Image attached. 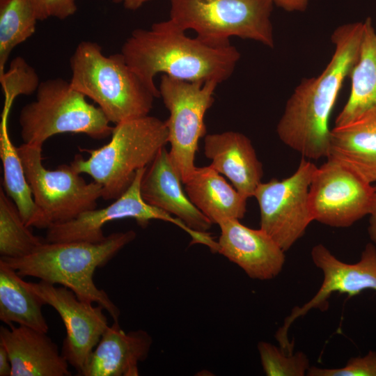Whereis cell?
<instances>
[{"label": "cell", "instance_id": "obj_5", "mask_svg": "<svg viewBox=\"0 0 376 376\" xmlns=\"http://www.w3.org/2000/svg\"><path fill=\"white\" fill-rule=\"evenodd\" d=\"M110 141L96 149H81L90 156H75L70 163L102 189L104 200L117 199L130 186L139 169L148 167L169 143L165 121L149 115L115 125Z\"/></svg>", "mask_w": 376, "mask_h": 376}, {"label": "cell", "instance_id": "obj_3", "mask_svg": "<svg viewBox=\"0 0 376 376\" xmlns=\"http://www.w3.org/2000/svg\"><path fill=\"white\" fill-rule=\"evenodd\" d=\"M136 237V232L130 230L111 233L99 243L45 242L28 256L1 257L0 264L15 269L21 277H35L67 287L79 299L101 305L113 321H118L119 308L95 285L93 274Z\"/></svg>", "mask_w": 376, "mask_h": 376}, {"label": "cell", "instance_id": "obj_10", "mask_svg": "<svg viewBox=\"0 0 376 376\" xmlns=\"http://www.w3.org/2000/svg\"><path fill=\"white\" fill-rule=\"evenodd\" d=\"M316 168L313 162L303 158L292 175L282 180L261 182L254 192L260 209V228L285 252L313 221L308 191Z\"/></svg>", "mask_w": 376, "mask_h": 376}, {"label": "cell", "instance_id": "obj_23", "mask_svg": "<svg viewBox=\"0 0 376 376\" xmlns=\"http://www.w3.org/2000/svg\"><path fill=\"white\" fill-rule=\"evenodd\" d=\"M9 115L1 113L0 157L3 164V187L14 202L24 222L29 227L47 228L44 215L35 202L17 147L8 133Z\"/></svg>", "mask_w": 376, "mask_h": 376}, {"label": "cell", "instance_id": "obj_6", "mask_svg": "<svg viewBox=\"0 0 376 376\" xmlns=\"http://www.w3.org/2000/svg\"><path fill=\"white\" fill-rule=\"evenodd\" d=\"M61 78L40 83L36 100L24 105L19 123L24 143L42 146L51 136L63 133L84 134L103 139L113 127L100 109Z\"/></svg>", "mask_w": 376, "mask_h": 376}, {"label": "cell", "instance_id": "obj_29", "mask_svg": "<svg viewBox=\"0 0 376 376\" xmlns=\"http://www.w3.org/2000/svg\"><path fill=\"white\" fill-rule=\"evenodd\" d=\"M307 376H376V352L370 350L366 355L350 358L341 368L310 366Z\"/></svg>", "mask_w": 376, "mask_h": 376}, {"label": "cell", "instance_id": "obj_27", "mask_svg": "<svg viewBox=\"0 0 376 376\" xmlns=\"http://www.w3.org/2000/svg\"><path fill=\"white\" fill-rule=\"evenodd\" d=\"M258 350L267 376H304L310 368L309 360L302 352H286L265 341L258 343Z\"/></svg>", "mask_w": 376, "mask_h": 376}, {"label": "cell", "instance_id": "obj_12", "mask_svg": "<svg viewBox=\"0 0 376 376\" xmlns=\"http://www.w3.org/2000/svg\"><path fill=\"white\" fill-rule=\"evenodd\" d=\"M25 285L45 304L59 314L66 329L61 353L78 375L85 370L91 355L109 327L104 308L97 304L78 299L73 291L65 286L56 287L44 281L26 282Z\"/></svg>", "mask_w": 376, "mask_h": 376}, {"label": "cell", "instance_id": "obj_33", "mask_svg": "<svg viewBox=\"0 0 376 376\" xmlns=\"http://www.w3.org/2000/svg\"><path fill=\"white\" fill-rule=\"evenodd\" d=\"M116 3H122L126 9L135 10L150 0H112Z\"/></svg>", "mask_w": 376, "mask_h": 376}, {"label": "cell", "instance_id": "obj_17", "mask_svg": "<svg viewBox=\"0 0 376 376\" xmlns=\"http://www.w3.org/2000/svg\"><path fill=\"white\" fill-rule=\"evenodd\" d=\"M47 333L19 325L1 327L0 344L6 349L10 376H69L68 362Z\"/></svg>", "mask_w": 376, "mask_h": 376}, {"label": "cell", "instance_id": "obj_25", "mask_svg": "<svg viewBox=\"0 0 376 376\" xmlns=\"http://www.w3.org/2000/svg\"><path fill=\"white\" fill-rule=\"evenodd\" d=\"M37 21L31 0H0V75L13 49L33 35Z\"/></svg>", "mask_w": 376, "mask_h": 376}, {"label": "cell", "instance_id": "obj_20", "mask_svg": "<svg viewBox=\"0 0 376 376\" xmlns=\"http://www.w3.org/2000/svg\"><path fill=\"white\" fill-rule=\"evenodd\" d=\"M327 159L346 166L369 183L376 182V113L368 112L331 130Z\"/></svg>", "mask_w": 376, "mask_h": 376}, {"label": "cell", "instance_id": "obj_30", "mask_svg": "<svg viewBox=\"0 0 376 376\" xmlns=\"http://www.w3.org/2000/svg\"><path fill=\"white\" fill-rule=\"evenodd\" d=\"M38 21L49 17L65 19L77 10L76 0H31Z\"/></svg>", "mask_w": 376, "mask_h": 376}, {"label": "cell", "instance_id": "obj_32", "mask_svg": "<svg viewBox=\"0 0 376 376\" xmlns=\"http://www.w3.org/2000/svg\"><path fill=\"white\" fill-rule=\"evenodd\" d=\"M11 370L8 353L5 347L0 344V376H10Z\"/></svg>", "mask_w": 376, "mask_h": 376}, {"label": "cell", "instance_id": "obj_15", "mask_svg": "<svg viewBox=\"0 0 376 376\" xmlns=\"http://www.w3.org/2000/svg\"><path fill=\"white\" fill-rule=\"evenodd\" d=\"M218 253L239 266L252 279H274L282 271L285 251L262 229H253L230 219L218 224Z\"/></svg>", "mask_w": 376, "mask_h": 376}, {"label": "cell", "instance_id": "obj_31", "mask_svg": "<svg viewBox=\"0 0 376 376\" xmlns=\"http://www.w3.org/2000/svg\"><path fill=\"white\" fill-rule=\"evenodd\" d=\"M368 215L369 225L368 227V233L371 242L376 246V185L374 187L373 201Z\"/></svg>", "mask_w": 376, "mask_h": 376}, {"label": "cell", "instance_id": "obj_1", "mask_svg": "<svg viewBox=\"0 0 376 376\" xmlns=\"http://www.w3.org/2000/svg\"><path fill=\"white\" fill-rule=\"evenodd\" d=\"M363 33V22L338 26L331 36L335 50L329 63L319 76L302 80L286 103L277 134L305 158H327L330 115L345 79L359 59Z\"/></svg>", "mask_w": 376, "mask_h": 376}, {"label": "cell", "instance_id": "obj_4", "mask_svg": "<svg viewBox=\"0 0 376 376\" xmlns=\"http://www.w3.org/2000/svg\"><path fill=\"white\" fill-rule=\"evenodd\" d=\"M72 86L97 104L115 125L149 115L154 92L128 65L121 53L105 56L92 41L79 43L70 59Z\"/></svg>", "mask_w": 376, "mask_h": 376}, {"label": "cell", "instance_id": "obj_16", "mask_svg": "<svg viewBox=\"0 0 376 376\" xmlns=\"http://www.w3.org/2000/svg\"><path fill=\"white\" fill-rule=\"evenodd\" d=\"M181 183L164 146L147 167L141 182V194L147 203L174 215L194 230L207 233L212 223L191 203Z\"/></svg>", "mask_w": 376, "mask_h": 376}, {"label": "cell", "instance_id": "obj_7", "mask_svg": "<svg viewBox=\"0 0 376 376\" xmlns=\"http://www.w3.org/2000/svg\"><path fill=\"white\" fill-rule=\"evenodd\" d=\"M169 1V19L184 31L192 29L205 42L228 45L236 36L274 47L272 0Z\"/></svg>", "mask_w": 376, "mask_h": 376}, {"label": "cell", "instance_id": "obj_28", "mask_svg": "<svg viewBox=\"0 0 376 376\" xmlns=\"http://www.w3.org/2000/svg\"><path fill=\"white\" fill-rule=\"evenodd\" d=\"M4 95V109L10 110L15 99L20 95H31L40 85L35 69L24 58L17 56L12 60L8 71L0 75Z\"/></svg>", "mask_w": 376, "mask_h": 376}, {"label": "cell", "instance_id": "obj_22", "mask_svg": "<svg viewBox=\"0 0 376 376\" xmlns=\"http://www.w3.org/2000/svg\"><path fill=\"white\" fill-rule=\"evenodd\" d=\"M350 76V95L335 126L347 124L368 112L376 113V33L370 17L363 22L360 55Z\"/></svg>", "mask_w": 376, "mask_h": 376}, {"label": "cell", "instance_id": "obj_2", "mask_svg": "<svg viewBox=\"0 0 376 376\" xmlns=\"http://www.w3.org/2000/svg\"><path fill=\"white\" fill-rule=\"evenodd\" d=\"M120 53L128 65L160 96L154 79L163 72L187 81L219 84L233 74L240 54L235 47L190 38L172 21L137 29L124 42Z\"/></svg>", "mask_w": 376, "mask_h": 376}, {"label": "cell", "instance_id": "obj_13", "mask_svg": "<svg viewBox=\"0 0 376 376\" xmlns=\"http://www.w3.org/2000/svg\"><path fill=\"white\" fill-rule=\"evenodd\" d=\"M311 255L314 265L323 274V281L316 294L301 306L294 307L277 331L276 338L280 347L288 352H292L293 349L288 336L293 322L310 310H324L333 293H345L352 297L366 290L376 292V246L373 242L365 246L359 260L355 263L340 260L322 244L315 245Z\"/></svg>", "mask_w": 376, "mask_h": 376}, {"label": "cell", "instance_id": "obj_24", "mask_svg": "<svg viewBox=\"0 0 376 376\" xmlns=\"http://www.w3.org/2000/svg\"><path fill=\"white\" fill-rule=\"evenodd\" d=\"M45 303L30 290L17 272L0 264V320L47 333L49 326L42 314Z\"/></svg>", "mask_w": 376, "mask_h": 376}, {"label": "cell", "instance_id": "obj_19", "mask_svg": "<svg viewBox=\"0 0 376 376\" xmlns=\"http://www.w3.org/2000/svg\"><path fill=\"white\" fill-rule=\"evenodd\" d=\"M151 336L143 329L125 332L118 321L107 328L81 376H138L148 357Z\"/></svg>", "mask_w": 376, "mask_h": 376}, {"label": "cell", "instance_id": "obj_18", "mask_svg": "<svg viewBox=\"0 0 376 376\" xmlns=\"http://www.w3.org/2000/svg\"><path fill=\"white\" fill-rule=\"evenodd\" d=\"M204 154L211 160L210 166L228 178L241 195L253 196L263 169L246 136L234 131L205 135Z\"/></svg>", "mask_w": 376, "mask_h": 376}, {"label": "cell", "instance_id": "obj_21", "mask_svg": "<svg viewBox=\"0 0 376 376\" xmlns=\"http://www.w3.org/2000/svg\"><path fill=\"white\" fill-rule=\"evenodd\" d=\"M185 185L189 200L212 224L244 218L247 198L210 165L196 166Z\"/></svg>", "mask_w": 376, "mask_h": 376}, {"label": "cell", "instance_id": "obj_8", "mask_svg": "<svg viewBox=\"0 0 376 376\" xmlns=\"http://www.w3.org/2000/svg\"><path fill=\"white\" fill-rule=\"evenodd\" d=\"M218 85L214 81H187L166 75L161 77L160 97L169 111V130L171 161L185 184L196 169L199 140L205 136L204 118L212 105Z\"/></svg>", "mask_w": 376, "mask_h": 376}, {"label": "cell", "instance_id": "obj_14", "mask_svg": "<svg viewBox=\"0 0 376 376\" xmlns=\"http://www.w3.org/2000/svg\"><path fill=\"white\" fill-rule=\"evenodd\" d=\"M147 167L138 170L128 189L111 205L85 211L73 219L52 224L47 228V242H87L99 243L106 240L102 228L108 222L132 218L146 228L153 219L172 223L185 231L187 226L169 212L147 203L141 194V182Z\"/></svg>", "mask_w": 376, "mask_h": 376}, {"label": "cell", "instance_id": "obj_9", "mask_svg": "<svg viewBox=\"0 0 376 376\" xmlns=\"http://www.w3.org/2000/svg\"><path fill=\"white\" fill-rule=\"evenodd\" d=\"M42 148L23 143L17 150L47 228L95 209L97 201L102 198L101 185L95 181L86 182L71 164L47 169L42 164Z\"/></svg>", "mask_w": 376, "mask_h": 376}, {"label": "cell", "instance_id": "obj_11", "mask_svg": "<svg viewBox=\"0 0 376 376\" xmlns=\"http://www.w3.org/2000/svg\"><path fill=\"white\" fill-rule=\"evenodd\" d=\"M374 187L341 164L327 159L316 168L308 191L313 221L347 228L368 215Z\"/></svg>", "mask_w": 376, "mask_h": 376}, {"label": "cell", "instance_id": "obj_26", "mask_svg": "<svg viewBox=\"0 0 376 376\" xmlns=\"http://www.w3.org/2000/svg\"><path fill=\"white\" fill-rule=\"evenodd\" d=\"M22 220L14 202L0 189V256L17 258L31 253L45 242Z\"/></svg>", "mask_w": 376, "mask_h": 376}]
</instances>
